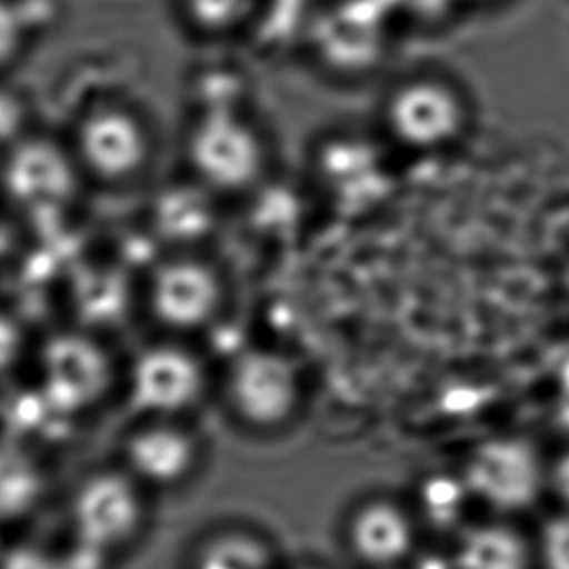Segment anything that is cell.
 Wrapping results in <instances>:
<instances>
[{"label":"cell","instance_id":"obj_1","mask_svg":"<svg viewBox=\"0 0 569 569\" xmlns=\"http://www.w3.org/2000/svg\"><path fill=\"white\" fill-rule=\"evenodd\" d=\"M23 378L62 415L84 423L116 392L121 376L103 335L64 323L38 331Z\"/></svg>","mask_w":569,"mask_h":569},{"label":"cell","instance_id":"obj_2","mask_svg":"<svg viewBox=\"0 0 569 569\" xmlns=\"http://www.w3.org/2000/svg\"><path fill=\"white\" fill-rule=\"evenodd\" d=\"M86 183L62 132L43 124L0 154V204L20 226L64 223Z\"/></svg>","mask_w":569,"mask_h":569},{"label":"cell","instance_id":"obj_3","mask_svg":"<svg viewBox=\"0 0 569 569\" xmlns=\"http://www.w3.org/2000/svg\"><path fill=\"white\" fill-rule=\"evenodd\" d=\"M62 134L86 187L131 186L144 176L154 156L147 119L124 101H93Z\"/></svg>","mask_w":569,"mask_h":569},{"label":"cell","instance_id":"obj_4","mask_svg":"<svg viewBox=\"0 0 569 569\" xmlns=\"http://www.w3.org/2000/svg\"><path fill=\"white\" fill-rule=\"evenodd\" d=\"M186 156L199 186L212 194H239L259 183L269 150L239 106H210L194 113Z\"/></svg>","mask_w":569,"mask_h":569},{"label":"cell","instance_id":"obj_5","mask_svg":"<svg viewBox=\"0 0 569 569\" xmlns=\"http://www.w3.org/2000/svg\"><path fill=\"white\" fill-rule=\"evenodd\" d=\"M399 30L379 0H321L303 38L319 69L356 80L383 64Z\"/></svg>","mask_w":569,"mask_h":569},{"label":"cell","instance_id":"obj_6","mask_svg":"<svg viewBox=\"0 0 569 569\" xmlns=\"http://www.w3.org/2000/svg\"><path fill=\"white\" fill-rule=\"evenodd\" d=\"M469 101L439 70H416L395 80L381 101L387 137L412 152H441L469 127Z\"/></svg>","mask_w":569,"mask_h":569},{"label":"cell","instance_id":"obj_7","mask_svg":"<svg viewBox=\"0 0 569 569\" xmlns=\"http://www.w3.org/2000/svg\"><path fill=\"white\" fill-rule=\"evenodd\" d=\"M223 395L231 416L247 430H284L300 415V368L278 350L247 348L233 356L223 379Z\"/></svg>","mask_w":569,"mask_h":569},{"label":"cell","instance_id":"obj_8","mask_svg":"<svg viewBox=\"0 0 569 569\" xmlns=\"http://www.w3.org/2000/svg\"><path fill=\"white\" fill-rule=\"evenodd\" d=\"M459 475L470 500L500 513L531 508L547 488V462L529 439L519 436L480 441Z\"/></svg>","mask_w":569,"mask_h":569},{"label":"cell","instance_id":"obj_9","mask_svg":"<svg viewBox=\"0 0 569 569\" xmlns=\"http://www.w3.org/2000/svg\"><path fill=\"white\" fill-rule=\"evenodd\" d=\"M123 379L127 399L140 418L181 420L199 407L208 389L202 360L171 340L139 350Z\"/></svg>","mask_w":569,"mask_h":569},{"label":"cell","instance_id":"obj_10","mask_svg":"<svg viewBox=\"0 0 569 569\" xmlns=\"http://www.w3.org/2000/svg\"><path fill=\"white\" fill-rule=\"evenodd\" d=\"M223 301L222 274L197 254H173L148 272V313L171 335L204 331L222 313Z\"/></svg>","mask_w":569,"mask_h":569},{"label":"cell","instance_id":"obj_11","mask_svg":"<svg viewBox=\"0 0 569 569\" xmlns=\"http://www.w3.org/2000/svg\"><path fill=\"white\" fill-rule=\"evenodd\" d=\"M69 516L78 545L96 552L124 547L144 523L142 486L123 467L92 470L70 493Z\"/></svg>","mask_w":569,"mask_h":569},{"label":"cell","instance_id":"obj_12","mask_svg":"<svg viewBox=\"0 0 569 569\" xmlns=\"http://www.w3.org/2000/svg\"><path fill=\"white\" fill-rule=\"evenodd\" d=\"M121 457L142 488H176L199 467L200 443L181 420L142 418L124 436Z\"/></svg>","mask_w":569,"mask_h":569},{"label":"cell","instance_id":"obj_13","mask_svg":"<svg viewBox=\"0 0 569 569\" xmlns=\"http://www.w3.org/2000/svg\"><path fill=\"white\" fill-rule=\"evenodd\" d=\"M415 542V521L397 501H363L348 521V545L356 558L371 568H391L407 560Z\"/></svg>","mask_w":569,"mask_h":569},{"label":"cell","instance_id":"obj_14","mask_svg":"<svg viewBox=\"0 0 569 569\" xmlns=\"http://www.w3.org/2000/svg\"><path fill=\"white\" fill-rule=\"evenodd\" d=\"M51 457L0 433V525L30 516L46 498Z\"/></svg>","mask_w":569,"mask_h":569},{"label":"cell","instance_id":"obj_15","mask_svg":"<svg viewBox=\"0 0 569 569\" xmlns=\"http://www.w3.org/2000/svg\"><path fill=\"white\" fill-rule=\"evenodd\" d=\"M317 170L332 192L345 200L371 197V187L383 178L378 147L352 132L331 134L319 144Z\"/></svg>","mask_w":569,"mask_h":569},{"label":"cell","instance_id":"obj_16","mask_svg":"<svg viewBox=\"0 0 569 569\" xmlns=\"http://www.w3.org/2000/svg\"><path fill=\"white\" fill-rule=\"evenodd\" d=\"M267 0H176L179 22L192 38L218 43L241 38L261 22Z\"/></svg>","mask_w":569,"mask_h":569},{"label":"cell","instance_id":"obj_17","mask_svg":"<svg viewBox=\"0 0 569 569\" xmlns=\"http://www.w3.org/2000/svg\"><path fill=\"white\" fill-rule=\"evenodd\" d=\"M455 568L529 569V548L508 525H475L457 540Z\"/></svg>","mask_w":569,"mask_h":569},{"label":"cell","instance_id":"obj_18","mask_svg":"<svg viewBox=\"0 0 569 569\" xmlns=\"http://www.w3.org/2000/svg\"><path fill=\"white\" fill-rule=\"evenodd\" d=\"M210 194L212 192L199 183L197 189L181 187L163 192L156 207V226L163 238L176 241L202 238L212 223Z\"/></svg>","mask_w":569,"mask_h":569},{"label":"cell","instance_id":"obj_19","mask_svg":"<svg viewBox=\"0 0 569 569\" xmlns=\"http://www.w3.org/2000/svg\"><path fill=\"white\" fill-rule=\"evenodd\" d=\"M194 569H272V556L253 535L228 531L200 548Z\"/></svg>","mask_w":569,"mask_h":569},{"label":"cell","instance_id":"obj_20","mask_svg":"<svg viewBox=\"0 0 569 569\" xmlns=\"http://www.w3.org/2000/svg\"><path fill=\"white\" fill-rule=\"evenodd\" d=\"M38 331L22 308L0 300V389L28 370Z\"/></svg>","mask_w":569,"mask_h":569},{"label":"cell","instance_id":"obj_21","mask_svg":"<svg viewBox=\"0 0 569 569\" xmlns=\"http://www.w3.org/2000/svg\"><path fill=\"white\" fill-rule=\"evenodd\" d=\"M420 509L426 521L436 529H451L461 521L462 513L470 501L461 475L439 472L423 478L420 492Z\"/></svg>","mask_w":569,"mask_h":569},{"label":"cell","instance_id":"obj_22","mask_svg":"<svg viewBox=\"0 0 569 569\" xmlns=\"http://www.w3.org/2000/svg\"><path fill=\"white\" fill-rule=\"evenodd\" d=\"M41 123L30 93L0 77V154L38 131Z\"/></svg>","mask_w":569,"mask_h":569},{"label":"cell","instance_id":"obj_23","mask_svg":"<svg viewBox=\"0 0 569 569\" xmlns=\"http://www.w3.org/2000/svg\"><path fill=\"white\" fill-rule=\"evenodd\" d=\"M400 30L436 31L453 20L465 0H379Z\"/></svg>","mask_w":569,"mask_h":569},{"label":"cell","instance_id":"obj_24","mask_svg":"<svg viewBox=\"0 0 569 569\" xmlns=\"http://www.w3.org/2000/svg\"><path fill=\"white\" fill-rule=\"evenodd\" d=\"M30 36L26 8L18 0H0V77L22 59Z\"/></svg>","mask_w":569,"mask_h":569},{"label":"cell","instance_id":"obj_25","mask_svg":"<svg viewBox=\"0 0 569 569\" xmlns=\"http://www.w3.org/2000/svg\"><path fill=\"white\" fill-rule=\"evenodd\" d=\"M539 550L542 569H569V509L545 523Z\"/></svg>","mask_w":569,"mask_h":569},{"label":"cell","instance_id":"obj_26","mask_svg":"<svg viewBox=\"0 0 569 569\" xmlns=\"http://www.w3.org/2000/svg\"><path fill=\"white\" fill-rule=\"evenodd\" d=\"M0 569H62L61 560L31 545L8 548L0 556Z\"/></svg>","mask_w":569,"mask_h":569},{"label":"cell","instance_id":"obj_27","mask_svg":"<svg viewBox=\"0 0 569 569\" xmlns=\"http://www.w3.org/2000/svg\"><path fill=\"white\" fill-rule=\"evenodd\" d=\"M547 488L569 509V451H563L548 462Z\"/></svg>","mask_w":569,"mask_h":569},{"label":"cell","instance_id":"obj_28","mask_svg":"<svg viewBox=\"0 0 569 569\" xmlns=\"http://www.w3.org/2000/svg\"><path fill=\"white\" fill-rule=\"evenodd\" d=\"M558 410H556V415H558V422L562 426V430L566 433H569V387L568 391L560 395V400H558Z\"/></svg>","mask_w":569,"mask_h":569},{"label":"cell","instance_id":"obj_29","mask_svg":"<svg viewBox=\"0 0 569 569\" xmlns=\"http://www.w3.org/2000/svg\"><path fill=\"white\" fill-rule=\"evenodd\" d=\"M465 2H467V0H465Z\"/></svg>","mask_w":569,"mask_h":569},{"label":"cell","instance_id":"obj_30","mask_svg":"<svg viewBox=\"0 0 569 569\" xmlns=\"http://www.w3.org/2000/svg\"><path fill=\"white\" fill-rule=\"evenodd\" d=\"M0 556H2V555H0Z\"/></svg>","mask_w":569,"mask_h":569}]
</instances>
